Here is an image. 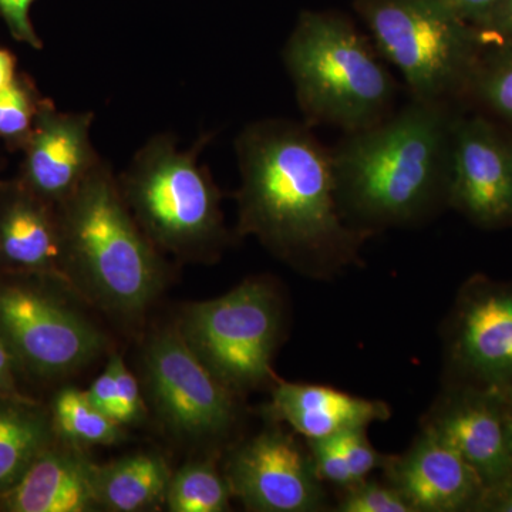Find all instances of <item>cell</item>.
<instances>
[{
    "instance_id": "6da1fadb",
    "label": "cell",
    "mask_w": 512,
    "mask_h": 512,
    "mask_svg": "<svg viewBox=\"0 0 512 512\" xmlns=\"http://www.w3.org/2000/svg\"><path fill=\"white\" fill-rule=\"evenodd\" d=\"M238 232L309 275L355 264L369 232L348 224L336 198L332 150L311 126L256 121L237 140Z\"/></svg>"
},
{
    "instance_id": "7a4b0ae2",
    "label": "cell",
    "mask_w": 512,
    "mask_h": 512,
    "mask_svg": "<svg viewBox=\"0 0 512 512\" xmlns=\"http://www.w3.org/2000/svg\"><path fill=\"white\" fill-rule=\"evenodd\" d=\"M456 114L412 99L404 109L333 148L336 198L353 228L407 227L448 205Z\"/></svg>"
},
{
    "instance_id": "3957f363",
    "label": "cell",
    "mask_w": 512,
    "mask_h": 512,
    "mask_svg": "<svg viewBox=\"0 0 512 512\" xmlns=\"http://www.w3.org/2000/svg\"><path fill=\"white\" fill-rule=\"evenodd\" d=\"M57 210L70 286L111 315H143L163 289L164 264L109 165L100 161Z\"/></svg>"
},
{
    "instance_id": "277c9868",
    "label": "cell",
    "mask_w": 512,
    "mask_h": 512,
    "mask_svg": "<svg viewBox=\"0 0 512 512\" xmlns=\"http://www.w3.org/2000/svg\"><path fill=\"white\" fill-rule=\"evenodd\" d=\"M284 63L308 126L346 134L393 113L396 83L376 46L335 12H303L284 49Z\"/></svg>"
},
{
    "instance_id": "5b68a950",
    "label": "cell",
    "mask_w": 512,
    "mask_h": 512,
    "mask_svg": "<svg viewBox=\"0 0 512 512\" xmlns=\"http://www.w3.org/2000/svg\"><path fill=\"white\" fill-rule=\"evenodd\" d=\"M198 151L180 150L170 136L151 138L119 183L150 241L180 258L215 254L227 237L220 191Z\"/></svg>"
},
{
    "instance_id": "8992f818",
    "label": "cell",
    "mask_w": 512,
    "mask_h": 512,
    "mask_svg": "<svg viewBox=\"0 0 512 512\" xmlns=\"http://www.w3.org/2000/svg\"><path fill=\"white\" fill-rule=\"evenodd\" d=\"M353 6L412 99L448 104L470 92L485 45L476 26L440 0H355Z\"/></svg>"
},
{
    "instance_id": "52a82bcc",
    "label": "cell",
    "mask_w": 512,
    "mask_h": 512,
    "mask_svg": "<svg viewBox=\"0 0 512 512\" xmlns=\"http://www.w3.org/2000/svg\"><path fill=\"white\" fill-rule=\"evenodd\" d=\"M177 329L202 365L237 396L275 380L282 303L271 282L247 279L220 298L190 303Z\"/></svg>"
},
{
    "instance_id": "ba28073f",
    "label": "cell",
    "mask_w": 512,
    "mask_h": 512,
    "mask_svg": "<svg viewBox=\"0 0 512 512\" xmlns=\"http://www.w3.org/2000/svg\"><path fill=\"white\" fill-rule=\"evenodd\" d=\"M143 377L151 409L178 439L220 441L234 430L237 394L202 365L177 326L158 330L148 339Z\"/></svg>"
},
{
    "instance_id": "9c48e42d",
    "label": "cell",
    "mask_w": 512,
    "mask_h": 512,
    "mask_svg": "<svg viewBox=\"0 0 512 512\" xmlns=\"http://www.w3.org/2000/svg\"><path fill=\"white\" fill-rule=\"evenodd\" d=\"M0 338L16 366L43 379L83 369L103 353L107 343L82 313L20 281L0 282Z\"/></svg>"
},
{
    "instance_id": "30bf717a",
    "label": "cell",
    "mask_w": 512,
    "mask_h": 512,
    "mask_svg": "<svg viewBox=\"0 0 512 512\" xmlns=\"http://www.w3.org/2000/svg\"><path fill=\"white\" fill-rule=\"evenodd\" d=\"M225 477L232 497L249 511L313 512L326 507L311 453L282 429L262 431L241 444L229 457Z\"/></svg>"
},
{
    "instance_id": "8fae6325",
    "label": "cell",
    "mask_w": 512,
    "mask_h": 512,
    "mask_svg": "<svg viewBox=\"0 0 512 512\" xmlns=\"http://www.w3.org/2000/svg\"><path fill=\"white\" fill-rule=\"evenodd\" d=\"M448 205L483 227L512 225V138L484 117H457Z\"/></svg>"
},
{
    "instance_id": "7c38bea8",
    "label": "cell",
    "mask_w": 512,
    "mask_h": 512,
    "mask_svg": "<svg viewBox=\"0 0 512 512\" xmlns=\"http://www.w3.org/2000/svg\"><path fill=\"white\" fill-rule=\"evenodd\" d=\"M451 360L483 387L512 384V285L474 279L458 299Z\"/></svg>"
},
{
    "instance_id": "4fadbf2b",
    "label": "cell",
    "mask_w": 512,
    "mask_h": 512,
    "mask_svg": "<svg viewBox=\"0 0 512 512\" xmlns=\"http://www.w3.org/2000/svg\"><path fill=\"white\" fill-rule=\"evenodd\" d=\"M426 426L456 448L485 491L512 473V417L503 389L481 386L453 394Z\"/></svg>"
},
{
    "instance_id": "5bb4252c",
    "label": "cell",
    "mask_w": 512,
    "mask_h": 512,
    "mask_svg": "<svg viewBox=\"0 0 512 512\" xmlns=\"http://www.w3.org/2000/svg\"><path fill=\"white\" fill-rule=\"evenodd\" d=\"M92 121V113H63L45 99L22 150L19 180L56 207L66 201L101 161Z\"/></svg>"
},
{
    "instance_id": "9a60e30c",
    "label": "cell",
    "mask_w": 512,
    "mask_h": 512,
    "mask_svg": "<svg viewBox=\"0 0 512 512\" xmlns=\"http://www.w3.org/2000/svg\"><path fill=\"white\" fill-rule=\"evenodd\" d=\"M387 481L404 495L414 512L478 510L485 488L456 448L429 426L399 457H387Z\"/></svg>"
},
{
    "instance_id": "2e32d148",
    "label": "cell",
    "mask_w": 512,
    "mask_h": 512,
    "mask_svg": "<svg viewBox=\"0 0 512 512\" xmlns=\"http://www.w3.org/2000/svg\"><path fill=\"white\" fill-rule=\"evenodd\" d=\"M0 268L69 285L59 210L19 178L0 183Z\"/></svg>"
},
{
    "instance_id": "e0dca14e",
    "label": "cell",
    "mask_w": 512,
    "mask_h": 512,
    "mask_svg": "<svg viewBox=\"0 0 512 512\" xmlns=\"http://www.w3.org/2000/svg\"><path fill=\"white\" fill-rule=\"evenodd\" d=\"M266 417L286 424L305 440L325 439L343 431L367 429L389 419L390 410L379 400L363 399L320 384L275 380Z\"/></svg>"
},
{
    "instance_id": "ac0fdd59",
    "label": "cell",
    "mask_w": 512,
    "mask_h": 512,
    "mask_svg": "<svg viewBox=\"0 0 512 512\" xmlns=\"http://www.w3.org/2000/svg\"><path fill=\"white\" fill-rule=\"evenodd\" d=\"M94 471L96 463L84 448L57 439L0 501L13 512L96 511Z\"/></svg>"
},
{
    "instance_id": "d6986e66",
    "label": "cell",
    "mask_w": 512,
    "mask_h": 512,
    "mask_svg": "<svg viewBox=\"0 0 512 512\" xmlns=\"http://www.w3.org/2000/svg\"><path fill=\"white\" fill-rule=\"evenodd\" d=\"M57 440L52 414L19 393H0V497Z\"/></svg>"
},
{
    "instance_id": "ffe728a7",
    "label": "cell",
    "mask_w": 512,
    "mask_h": 512,
    "mask_svg": "<svg viewBox=\"0 0 512 512\" xmlns=\"http://www.w3.org/2000/svg\"><path fill=\"white\" fill-rule=\"evenodd\" d=\"M171 473L156 451H140L96 464L94 488L99 508L114 512L150 511L165 504Z\"/></svg>"
},
{
    "instance_id": "44dd1931",
    "label": "cell",
    "mask_w": 512,
    "mask_h": 512,
    "mask_svg": "<svg viewBox=\"0 0 512 512\" xmlns=\"http://www.w3.org/2000/svg\"><path fill=\"white\" fill-rule=\"evenodd\" d=\"M50 414L57 439L72 446H114L126 437L124 426L100 412L86 390L64 387L56 394Z\"/></svg>"
},
{
    "instance_id": "7402d4cb",
    "label": "cell",
    "mask_w": 512,
    "mask_h": 512,
    "mask_svg": "<svg viewBox=\"0 0 512 512\" xmlns=\"http://www.w3.org/2000/svg\"><path fill=\"white\" fill-rule=\"evenodd\" d=\"M231 498L225 474L208 461H191L171 476L164 505L171 512H222Z\"/></svg>"
},
{
    "instance_id": "603a6c76",
    "label": "cell",
    "mask_w": 512,
    "mask_h": 512,
    "mask_svg": "<svg viewBox=\"0 0 512 512\" xmlns=\"http://www.w3.org/2000/svg\"><path fill=\"white\" fill-rule=\"evenodd\" d=\"M43 101L35 84L25 74H16L15 79L0 90V140L5 141L10 151H22L25 147Z\"/></svg>"
},
{
    "instance_id": "cb8c5ba5",
    "label": "cell",
    "mask_w": 512,
    "mask_h": 512,
    "mask_svg": "<svg viewBox=\"0 0 512 512\" xmlns=\"http://www.w3.org/2000/svg\"><path fill=\"white\" fill-rule=\"evenodd\" d=\"M493 46L490 55L481 57L470 92L512 126V37Z\"/></svg>"
},
{
    "instance_id": "d4e9b609",
    "label": "cell",
    "mask_w": 512,
    "mask_h": 512,
    "mask_svg": "<svg viewBox=\"0 0 512 512\" xmlns=\"http://www.w3.org/2000/svg\"><path fill=\"white\" fill-rule=\"evenodd\" d=\"M340 512H414L412 505L392 484L365 480L343 490Z\"/></svg>"
},
{
    "instance_id": "484cf974",
    "label": "cell",
    "mask_w": 512,
    "mask_h": 512,
    "mask_svg": "<svg viewBox=\"0 0 512 512\" xmlns=\"http://www.w3.org/2000/svg\"><path fill=\"white\" fill-rule=\"evenodd\" d=\"M340 453L348 464L355 483L369 478L377 468H383L387 457L377 453L366 436V429L343 431L332 436Z\"/></svg>"
},
{
    "instance_id": "4316f807",
    "label": "cell",
    "mask_w": 512,
    "mask_h": 512,
    "mask_svg": "<svg viewBox=\"0 0 512 512\" xmlns=\"http://www.w3.org/2000/svg\"><path fill=\"white\" fill-rule=\"evenodd\" d=\"M110 360L114 366L117 383L116 421L124 427L140 423L147 413L140 383L128 369L123 357L113 353Z\"/></svg>"
},
{
    "instance_id": "83f0119b",
    "label": "cell",
    "mask_w": 512,
    "mask_h": 512,
    "mask_svg": "<svg viewBox=\"0 0 512 512\" xmlns=\"http://www.w3.org/2000/svg\"><path fill=\"white\" fill-rule=\"evenodd\" d=\"M306 444H308L316 473L323 483L335 485L340 490H345L350 485L356 484L333 437L306 440Z\"/></svg>"
},
{
    "instance_id": "f1b7e54d",
    "label": "cell",
    "mask_w": 512,
    "mask_h": 512,
    "mask_svg": "<svg viewBox=\"0 0 512 512\" xmlns=\"http://www.w3.org/2000/svg\"><path fill=\"white\" fill-rule=\"evenodd\" d=\"M35 2L36 0H0V16L5 20L13 39L39 50L43 43L29 16L30 8Z\"/></svg>"
},
{
    "instance_id": "f546056e",
    "label": "cell",
    "mask_w": 512,
    "mask_h": 512,
    "mask_svg": "<svg viewBox=\"0 0 512 512\" xmlns=\"http://www.w3.org/2000/svg\"><path fill=\"white\" fill-rule=\"evenodd\" d=\"M90 402L111 419L116 420L117 413V383L114 366L109 359L103 373L94 379L92 386L86 390Z\"/></svg>"
},
{
    "instance_id": "4dcf8cb0",
    "label": "cell",
    "mask_w": 512,
    "mask_h": 512,
    "mask_svg": "<svg viewBox=\"0 0 512 512\" xmlns=\"http://www.w3.org/2000/svg\"><path fill=\"white\" fill-rule=\"evenodd\" d=\"M440 2L458 18L466 20L480 30L493 16L501 0H440Z\"/></svg>"
},
{
    "instance_id": "1f68e13d",
    "label": "cell",
    "mask_w": 512,
    "mask_h": 512,
    "mask_svg": "<svg viewBox=\"0 0 512 512\" xmlns=\"http://www.w3.org/2000/svg\"><path fill=\"white\" fill-rule=\"evenodd\" d=\"M485 45H497L512 37V0H501L490 20L480 29Z\"/></svg>"
},
{
    "instance_id": "d6a6232c",
    "label": "cell",
    "mask_w": 512,
    "mask_h": 512,
    "mask_svg": "<svg viewBox=\"0 0 512 512\" xmlns=\"http://www.w3.org/2000/svg\"><path fill=\"white\" fill-rule=\"evenodd\" d=\"M478 510L512 512V473L500 484L485 491Z\"/></svg>"
},
{
    "instance_id": "836d02e7",
    "label": "cell",
    "mask_w": 512,
    "mask_h": 512,
    "mask_svg": "<svg viewBox=\"0 0 512 512\" xmlns=\"http://www.w3.org/2000/svg\"><path fill=\"white\" fill-rule=\"evenodd\" d=\"M15 360L0 338V393H18L15 386Z\"/></svg>"
},
{
    "instance_id": "e575fe53",
    "label": "cell",
    "mask_w": 512,
    "mask_h": 512,
    "mask_svg": "<svg viewBox=\"0 0 512 512\" xmlns=\"http://www.w3.org/2000/svg\"><path fill=\"white\" fill-rule=\"evenodd\" d=\"M16 57L6 49H0V90L16 77Z\"/></svg>"
},
{
    "instance_id": "d590c367",
    "label": "cell",
    "mask_w": 512,
    "mask_h": 512,
    "mask_svg": "<svg viewBox=\"0 0 512 512\" xmlns=\"http://www.w3.org/2000/svg\"><path fill=\"white\" fill-rule=\"evenodd\" d=\"M504 390V394H505V399H507V403H508V409H510V413H511V417H512V384L511 386H508V387H505Z\"/></svg>"
}]
</instances>
